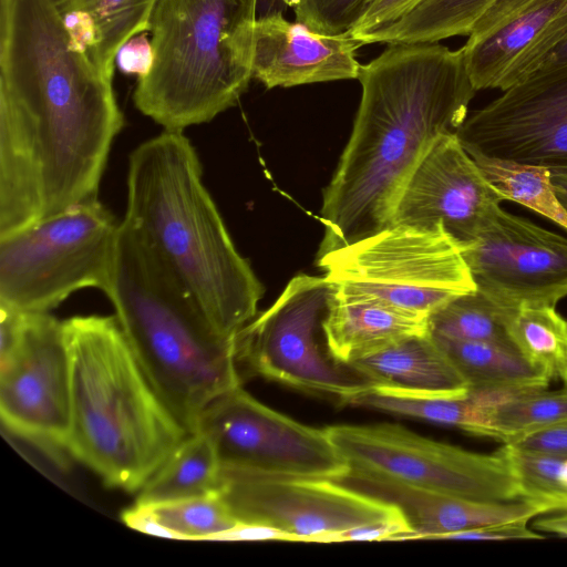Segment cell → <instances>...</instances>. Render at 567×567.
Listing matches in <instances>:
<instances>
[{
	"instance_id": "1",
	"label": "cell",
	"mask_w": 567,
	"mask_h": 567,
	"mask_svg": "<svg viewBox=\"0 0 567 567\" xmlns=\"http://www.w3.org/2000/svg\"><path fill=\"white\" fill-rule=\"evenodd\" d=\"M113 78L56 22L0 49V237L99 199L124 126Z\"/></svg>"
},
{
	"instance_id": "2",
	"label": "cell",
	"mask_w": 567,
	"mask_h": 567,
	"mask_svg": "<svg viewBox=\"0 0 567 567\" xmlns=\"http://www.w3.org/2000/svg\"><path fill=\"white\" fill-rule=\"evenodd\" d=\"M350 140L324 190L318 257L392 225L398 197L432 144L456 133L476 90L462 49L388 43L362 65Z\"/></svg>"
},
{
	"instance_id": "3",
	"label": "cell",
	"mask_w": 567,
	"mask_h": 567,
	"mask_svg": "<svg viewBox=\"0 0 567 567\" xmlns=\"http://www.w3.org/2000/svg\"><path fill=\"white\" fill-rule=\"evenodd\" d=\"M124 218L224 336L257 316L262 285L238 252L182 131L164 130L128 156Z\"/></svg>"
},
{
	"instance_id": "4",
	"label": "cell",
	"mask_w": 567,
	"mask_h": 567,
	"mask_svg": "<svg viewBox=\"0 0 567 567\" xmlns=\"http://www.w3.org/2000/svg\"><path fill=\"white\" fill-rule=\"evenodd\" d=\"M104 293L152 386L186 431L195 432L203 410L241 385L237 336L212 324L125 218Z\"/></svg>"
},
{
	"instance_id": "5",
	"label": "cell",
	"mask_w": 567,
	"mask_h": 567,
	"mask_svg": "<svg viewBox=\"0 0 567 567\" xmlns=\"http://www.w3.org/2000/svg\"><path fill=\"white\" fill-rule=\"evenodd\" d=\"M71 360L68 452L111 487L138 492L188 435L137 362L114 316L63 321Z\"/></svg>"
},
{
	"instance_id": "6",
	"label": "cell",
	"mask_w": 567,
	"mask_h": 567,
	"mask_svg": "<svg viewBox=\"0 0 567 567\" xmlns=\"http://www.w3.org/2000/svg\"><path fill=\"white\" fill-rule=\"evenodd\" d=\"M258 0H157L151 71L135 107L167 131L208 123L233 107L252 79Z\"/></svg>"
},
{
	"instance_id": "7",
	"label": "cell",
	"mask_w": 567,
	"mask_h": 567,
	"mask_svg": "<svg viewBox=\"0 0 567 567\" xmlns=\"http://www.w3.org/2000/svg\"><path fill=\"white\" fill-rule=\"evenodd\" d=\"M120 226L96 199L0 237V306L49 312L78 290L104 292Z\"/></svg>"
},
{
	"instance_id": "8",
	"label": "cell",
	"mask_w": 567,
	"mask_h": 567,
	"mask_svg": "<svg viewBox=\"0 0 567 567\" xmlns=\"http://www.w3.org/2000/svg\"><path fill=\"white\" fill-rule=\"evenodd\" d=\"M334 286L429 316L476 290L460 244L439 226L392 225L317 258Z\"/></svg>"
},
{
	"instance_id": "9",
	"label": "cell",
	"mask_w": 567,
	"mask_h": 567,
	"mask_svg": "<svg viewBox=\"0 0 567 567\" xmlns=\"http://www.w3.org/2000/svg\"><path fill=\"white\" fill-rule=\"evenodd\" d=\"M333 285L293 277L276 301L236 337L240 373L260 375L311 395L350 404L372 385L323 352L320 337Z\"/></svg>"
},
{
	"instance_id": "10",
	"label": "cell",
	"mask_w": 567,
	"mask_h": 567,
	"mask_svg": "<svg viewBox=\"0 0 567 567\" xmlns=\"http://www.w3.org/2000/svg\"><path fill=\"white\" fill-rule=\"evenodd\" d=\"M326 432L350 471L470 501H520L503 447L474 453L390 423L331 425Z\"/></svg>"
},
{
	"instance_id": "11",
	"label": "cell",
	"mask_w": 567,
	"mask_h": 567,
	"mask_svg": "<svg viewBox=\"0 0 567 567\" xmlns=\"http://www.w3.org/2000/svg\"><path fill=\"white\" fill-rule=\"evenodd\" d=\"M0 416L14 435L68 452L71 360L63 321L0 306Z\"/></svg>"
},
{
	"instance_id": "12",
	"label": "cell",
	"mask_w": 567,
	"mask_h": 567,
	"mask_svg": "<svg viewBox=\"0 0 567 567\" xmlns=\"http://www.w3.org/2000/svg\"><path fill=\"white\" fill-rule=\"evenodd\" d=\"M213 443L223 467L262 476L337 481L348 463L326 429L302 424L236 386L200 413L195 432Z\"/></svg>"
},
{
	"instance_id": "13",
	"label": "cell",
	"mask_w": 567,
	"mask_h": 567,
	"mask_svg": "<svg viewBox=\"0 0 567 567\" xmlns=\"http://www.w3.org/2000/svg\"><path fill=\"white\" fill-rule=\"evenodd\" d=\"M217 495L240 523L279 529L292 542L323 543L338 532L403 516L394 505L331 480L262 476L223 466Z\"/></svg>"
},
{
	"instance_id": "14",
	"label": "cell",
	"mask_w": 567,
	"mask_h": 567,
	"mask_svg": "<svg viewBox=\"0 0 567 567\" xmlns=\"http://www.w3.org/2000/svg\"><path fill=\"white\" fill-rule=\"evenodd\" d=\"M461 249L476 290L504 309L567 297V237L501 206Z\"/></svg>"
},
{
	"instance_id": "15",
	"label": "cell",
	"mask_w": 567,
	"mask_h": 567,
	"mask_svg": "<svg viewBox=\"0 0 567 567\" xmlns=\"http://www.w3.org/2000/svg\"><path fill=\"white\" fill-rule=\"evenodd\" d=\"M471 156L567 167V65L537 70L467 115L456 131Z\"/></svg>"
},
{
	"instance_id": "16",
	"label": "cell",
	"mask_w": 567,
	"mask_h": 567,
	"mask_svg": "<svg viewBox=\"0 0 567 567\" xmlns=\"http://www.w3.org/2000/svg\"><path fill=\"white\" fill-rule=\"evenodd\" d=\"M503 200L456 133H447L432 144L408 178L395 203L392 225L421 229L442 226L462 246L475 238Z\"/></svg>"
},
{
	"instance_id": "17",
	"label": "cell",
	"mask_w": 567,
	"mask_h": 567,
	"mask_svg": "<svg viewBox=\"0 0 567 567\" xmlns=\"http://www.w3.org/2000/svg\"><path fill=\"white\" fill-rule=\"evenodd\" d=\"M567 39V0H498L462 49L476 91L507 90Z\"/></svg>"
},
{
	"instance_id": "18",
	"label": "cell",
	"mask_w": 567,
	"mask_h": 567,
	"mask_svg": "<svg viewBox=\"0 0 567 567\" xmlns=\"http://www.w3.org/2000/svg\"><path fill=\"white\" fill-rule=\"evenodd\" d=\"M361 45L350 35L322 34L269 12L255 23L252 78L267 89L359 79Z\"/></svg>"
},
{
	"instance_id": "19",
	"label": "cell",
	"mask_w": 567,
	"mask_h": 567,
	"mask_svg": "<svg viewBox=\"0 0 567 567\" xmlns=\"http://www.w3.org/2000/svg\"><path fill=\"white\" fill-rule=\"evenodd\" d=\"M334 482L394 505L411 529L404 540L445 539L457 532L542 515L524 501H470L350 470Z\"/></svg>"
},
{
	"instance_id": "20",
	"label": "cell",
	"mask_w": 567,
	"mask_h": 567,
	"mask_svg": "<svg viewBox=\"0 0 567 567\" xmlns=\"http://www.w3.org/2000/svg\"><path fill=\"white\" fill-rule=\"evenodd\" d=\"M333 287L322 329L327 353L341 365L348 367L404 339L429 333L427 316Z\"/></svg>"
},
{
	"instance_id": "21",
	"label": "cell",
	"mask_w": 567,
	"mask_h": 567,
	"mask_svg": "<svg viewBox=\"0 0 567 567\" xmlns=\"http://www.w3.org/2000/svg\"><path fill=\"white\" fill-rule=\"evenodd\" d=\"M348 368L379 394L442 398L468 392L467 382L430 333L404 339Z\"/></svg>"
},
{
	"instance_id": "22",
	"label": "cell",
	"mask_w": 567,
	"mask_h": 567,
	"mask_svg": "<svg viewBox=\"0 0 567 567\" xmlns=\"http://www.w3.org/2000/svg\"><path fill=\"white\" fill-rule=\"evenodd\" d=\"M431 336L465 379L468 389L514 393L547 388L550 382L542 368L529 362L516 349Z\"/></svg>"
},
{
	"instance_id": "23",
	"label": "cell",
	"mask_w": 567,
	"mask_h": 567,
	"mask_svg": "<svg viewBox=\"0 0 567 567\" xmlns=\"http://www.w3.org/2000/svg\"><path fill=\"white\" fill-rule=\"evenodd\" d=\"M221 464L202 432L188 435L137 492L135 503L153 505L217 495Z\"/></svg>"
},
{
	"instance_id": "24",
	"label": "cell",
	"mask_w": 567,
	"mask_h": 567,
	"mask_svg": "<svg viewBox=\"0 0 567 567\" xmlns=\"http://www.w3.org/2000/svg\"><path fill=\"white\" fill-rule=\"evenodd\" d=\"M123 523L144 534L179 540H221L241 523L218 495L143 505L122 513Z\"/></svg>"
},
{
	"instance_id": "25",
	"label": "cell",
	"mask_w": 567,
	"mask_h": 567,
	"mask_svg": "<svg viewBox=\"0 0 567 567\" xmlns=\"http://www.w3.org/2000/svg\"><path fill=\"white\" fill-rule=\"evenodd\" d=\"M498 0H419L395 21L353 39L362 44L434 43L468 35L482 16Z\"/></svg>"
},
{
	"instance_id": "26",
	"label": "cell",
	"mask_w": 567,
	"mask_h": 567,
	"mask_svg": "<svg viewBox=\"0 0 567 567\" xmlns=\"http://www.w3.org/2000/svg\"><path fill=\"white\" fill-rule=\"evenodd\" d=\"M564 420H567V383L559 390L487 392L476 435L514 444Z\"/></svg>"
},
{
	"instance_id": "27",
	"label": "cell",
	"mask_w": 567,
	"mask_h": 567,
	"mask_svg": "<svg viewBox=\"0 0 567 567\" xmlns=\"http://www.w3.org/2000/svg\"><path fill=\"white\" fill-rule=\"evenodd\" d=\"M472 158L504 200L520 204L567 231V210L558 199L549 167L481 155Z\"/></svg>"
},
{
	"instance_id": "28",
	"label": "cell",
	"mask_w": 567,
	"mask_h": 567,
	"mask_svg": "<svg viewBox=\"0 0 567 567\" xmlns=\"http://www.w3.org/2000/svg\"><path fill=\"white\" fill-rule=\"evenodd\" d=\"M60 11L86 12L94 21L100 44L96 65L113 78L118 50L132 38L150 31L157 0H52Z\"/></svg>"
},
{
	"instance_id": "29",
	"label": "cell",
	"mask_w": 567,
	"mask_h": 567,
	"mask_svg": "<svg viewBox=\"0 0 567 567\" xmlns=\"http://www.w3.org/2000/svg\"><path fill=\"white\" fill-rule=\"evenodd\" d=\"M508 332L516 350L551 379L567 383V319L555 307L509 311Z\"/></svg>"
},
{
	"instance_id": "30",
	"label": "cell",
	"mask_w": 567,
	"mask_h": 567,
	"mask_svg": "<svg viewBox=\"0 0 567 567\" xmlns=\"http://www.w3.org/2000/svg\"><path fill=\"white\" fill-rule=\"evenodd\" d=\"M511 310L497 306L477 290L458 295L427 316L429 333L516 349L507 327Z\"/></svg>"
},
{
	"instance_id": "31",
	"label": "cell",
	"mask_w": 567,
	"mask_h": 567,
	"mask_svg": "<svg viewBox=\"0 0 567 567\" xmlns=\"http://www.w3.org/2000/svg\"><path fill=\"white\" fill-rule=\"evenodd\" d=\"M519 498L540 514L567 509V453L542 452L503 444Z\"/></svg>"
},
{
	"instance_id": "32",
	"label": "cell",
	"mask_w": 567,
	"mask_h": 567,
	"mask_svg": "<svg viewBox=\"0 0 567 567\" xmlns=\"http://www.w3.org/2000/svg\"><path fill=\"white\" fill-rule=\"evenodd\" d=\"M372 0H298V22L328 35H348Z\"/></svg>"
},
{
	"instance_id": "33",
	"label": "cell",
	"mask_w": 567,
	"mask_h": 567,
	"mask_svg": "<svg viewBox=\"0 0 567 567\" xmlns=\"http://www.w3.org/2000/svg\"><path fill=\"white\" fill-rule=\"evenodd\" d=\"M529 519H515L486 525L473 529L457 532L445 539L457 540H508V539H543L544 535L529 528Z\"/></svg>"
},
{
	"instance_id": "34",
	"label": "cell",
	"mask_w": 567,
	"mask_h": 567,
	"mask_svg": "<svg viewBox=\"0 0 567 567\" xmlns=\"http://www.w3.org/2000/svg\"><path fill=\"white\" fill-rule=\"evenodd\" d=\"M419 0H372L348 35L354 38L400 18Z\"/></svg>"
},
{
	"instance_id": "35",
	"label": "cell",
	"mask_w": 567,
	"mask_h": 567,
	"mask_svg": "<svg viewBox=\"0 0 567 567\" xmlns=\"http://www.w3.org/2000/svg\"><path fill=\"white\" fill-rule=\"evenodd\" d=\"M154 51L151 40L143 33L128 40L117 52L115 63L125 74L144 78L152 69Z\"/></svg>"
},
{
	"instance_id": "36",
	"label": "cell",
	"mask_w": 567,
	"mask_h": 567,
	"mask_svg": "<svg viewBox=\"0 0 567 567\" xmlns=\"http://www.w3.org/2000/svg\"><path fill=\"white\" fill-rule=\"evenodd\" d=\"M509 445L530 451L567 453V420L527 435Z\"/></svg>"
},
{
	"instance_id": "37",
	"label": "cell",
	"mask_w": 567,
	"mask_h": 567,
	"mask_svg": "<svg viewBox=\"0 0 567 567\" xmlns=\"http://www.w3.org/2000/svg\"><path fill=\"white\" fill-rule=\"evenodd\" d=\"M533 528L537 532L567 537V509L540 515L534 522Z\"/></svg>"
},
{
	"instance_id": "38",
	"label": "cell",
	"mask_w": 567,
	"mask_h": 567,
	"mask_svg": "<svg viewBox=\"0 0 567 567\" xmlns=\"http://www.w3.org/2000/svg\"><path fill=\"white\" fill-rule=\"evenodd\" d=\"M563 65H567V39H565L553 51H550L549 54L545 58V60L542 62V64L535 71Z\"/></svg>"
},
{
	"instance_id": "39",
	"label": "cell",
	"mask_w": 567,
	"mask_h": 567,
	"mask_svg": "<svg viewBox=\"0 0 567 567\" xmlns=\"http://www.w3.org/2000/svg\"><path fill=\"white\" fill-rule=\"evenodd\" d=\"M550 172L558 199L567 210V167H554Z\"/></svg>"
}]
</instances>
